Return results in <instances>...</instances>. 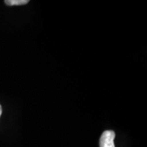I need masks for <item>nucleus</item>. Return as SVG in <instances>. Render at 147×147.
Masks as SVG:
<instances>
[{
	"instance_id": "2",
	"label": "nucleus",
	"mask_w": 147,
	"mask_h": 147,
	"mask_svg": "<svg viewBox=\"0 0 147 147\" xmlns=\"http://www.w3.org/2000/svg\"><path fill=\"white\" fill-rule=\"evenodd\" d=\"M5 4L8 5H21L29 3L28 0H5Z\"/></svg>"
},
{
	"instance_id": "1",
	"label": "nucleus",
	"mask_w": 147,
	"mask_h": 147,
	"mask_svg": "<svg viewBox=\"0 0 147 147\" xmlns=\"http://www.w3.org/2000/svg\"><path fill=\"white\" fill-rule=\"evenodd\" d=\"M115 133L112 130H107L102 134L100 140V147H115L114 140Z\"/></svg>"
},
{
	"instance_id": "3",
	"label": "nucleus",
	"mask_w": 147,
	"mask_h": 147,
	"mask_svg": "<svg viewBox=\"0 0 147 147\" xmlns=\"http://www.w3.org/2000/svg\"><path fill=\"white\" fill-rule=\"evenodd\" d=\"M1 113H2V108H1V106L0 105V117H1Z\"/></svg>"
}]
</instances>
